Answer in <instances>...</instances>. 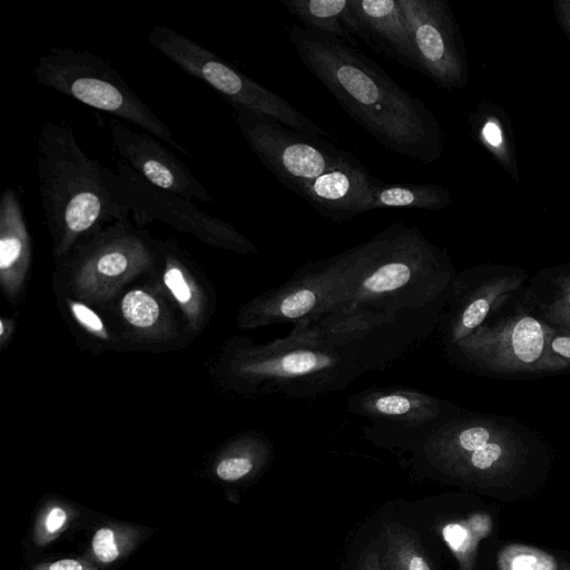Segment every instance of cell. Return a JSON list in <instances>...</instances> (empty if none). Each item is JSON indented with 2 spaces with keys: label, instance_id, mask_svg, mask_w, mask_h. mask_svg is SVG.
Wrapping results in <instances>:
<instances>
[{
  "label": "cell",
  "instance_id": "8992f818",
  "mask_svg": "<svg viewBox=\"0 0 570 570\" xmlns=\"http://www.w3.org/2000/svg\"><path fill=\"white\" fill-rule=\"evenodd\" d=\"M505 302V301H504ZM504 302L468 337L446 347L450 357L482 373L544 374L569 370L548 350L553 326L521 304L504 312Z\"/></svg>",
  "mask_w": 570,
  "mask_h": 570
},
{
  "label": "cell",
  "instance_id": "f1b7e54d",
  "mask_svg": "<svg viewBox=\"0 0 570 570\" xmlns=\"http://www.w3.org/2000/svg\"><path fill=\"white\" fill-rule=\"evenodd\" d=\"M120 309L125 321L142 332H153L157 328L161 316L158 301L150 293L140 288L125 294Z\"/></svg>",
  "mask_w": 570,
  "mask_h": 570
},
{
  "label": "cell",
  "instance_id": "4dcf8cb0",
  "mask_svg": "<svg viewBox=\"0 0 570 570\" xmlns=\"http://www.w3.org/2000/svg\"><path fill=\"white\" fill-rule=\"evenodd\" d=\"M91 549L98 561L102 563H111L121 554L117 532L109 527H101L95 532Z\"/></svg>",
  "mask_w": 570,
  "mask_h": 570
},
{
  "label": "cell",
  "instance_id": "d6a6232c",
  "mask_svg": "<svg viewBox=\"0 0 570 570\" xmlns=\"http://www.w3.org/2000/svg\"><path fill=\"white\" fill-rule=\"evenodd\" d=\"M548 350L553 357L570 368V332L553 328L548 340Z\"/></svg>",
  "mask_w": 570,
  "mask_h": 570
},
{
  "label": "cell",
  "instance_id": "484cf974",
  "mask_svg": "<svg viewBox=\"0 0 570 570\" xmlns=\"http://www.w3.org/2000/svg\"><path fill=\"white\" fill-rule=\"evenodd\" d=\"M490 530L491 520L487 514H473L442 525V538L456 558L460 570H472L478 544Z\"/></svg>",
  "mask_w": 570,
  "mask_h": 570
},
{
  "label": "cell",
  "instance_id": "8fae6325",
  "mask_svg": "<svg viewBox=\"0 0 570 570\" xmlns=\"http://www.w3.org/2000/svg\"><path fill=\"white\" fill-rule=\"evenodd\" d=\"M107 185L118 202L134 215L138 224L159 219L213 245L256 253V247L232 225L202 212L190 200L149 184L125 161L117 169H104Z\"/></svg>",
  "mask_w": 570,
  "mask_h": 570
},
{
  "label": "cell",
  "instance_id": "1f68e13d",
  "mask_svg": "<svg viewBox=\"0 0 570 570\" xmlns=\"http://www.w3.org/2000/svg\"><path fill=\"white\" fill-rule=\"evenodd\" d=\"M69 306L75 320L89 333L102 340L108 337L101 318L90 307L80 302H70Z\"/></svg>",
  "mask_w": 570,
  "mask_h": 570
},
{
  "label": "cell",
  "instance_id": "9c48e42d",
  "mask_svg": "<svg viewBox=\"0 0 570 570\" xmlns=\"http://www.w3.org/2000/svg\"><path fill=\"white\" fill-rule=\"evenodd\" d=\"M232 107L252 150L284 186L302 198L317 179L358 160L327 139L298 132L245 108Z\"/></svg>",
  "mask_w": 570,
  "mask_h": 570
},
{
  "label": "cell",
  "instance_id": "f546056e",
  "mask_svg": "<svg viewBox=\"0 0 570 570\" xmlns=\"http://www.w3.org/2000/svg\"><path fill=\"white\" fill-rule=\"evenodd\" d=\"M499 570H558L554 558L524 544L505 546L498 554Z\"/></svg>",
  "mask_w": 570,
  "mask_h": 570
},
{
  "label": "cell",
  "instance_id": "603a6c76",
  "mask_svg": "<svg viewBox=\"0 0 570 570\" xmlns=\"http://www.w3.org/2000/svg\"><path fill=\"white\" fill-rule=\"evenodd\" d=\"M471 124L479 142L513 179H519L515 145L507 114L500 107L482 104L472 114Z\"/></svg>",
  "mask_w": 570,
  "mask_h": 570
},
{
  "label": "cell",
  "instance_id": "d6986e66",
  "mask_svg": "<svg viewBox=\"0 0 570 570\" xmlns=\"http://www.w3.org/2000/svg\"><path fill=\"white\" fill-rule=\"evenodd\" d=\"M31 257V242L17 193L7 187L0 198V281L9 297L21 289Z\"/></svg>",
  "mask_w": 570,
  "mask_h": 570
},
{
  "label": "cell",
  "instance_id": "44dd1931",
  "mask_svg": "<svg viewBox=\"0 0 570 570\" xmlns=\"http://www.w3.org/2000/svg\"><path fill=\"white\" fill-rule=\"evenodd\" d=\"M527 301L548 324L570 332V263L541 271L531 281Z\"/></svg>",
  "mask_w": 570,
  "mask_h": 570
},
{
  "label": "cell",
  "instance_id": "6da1fadb",
  "mask_svg": "<svg viewBox=\"0 0 570 570\" xmlns=\"http://www.w3.org/2000/svg\"><path fill=\"white\" fill-rule=\"evenodd\" d=\"M289 42L303 65L376 141L424 164L443 153V134L432 110L403 89L374 60L337 37L294 26Z\"/></svg>",
  "mask_w": 570,
  "mask_h": 570
},
{
  "label": "cell",
  "instance_id": "8d00e7d4",
  "mask_svg": "<svg viewBox=\"0 0 570 570\" xmlns=\"http://www.w3.org/2000/svg\"><path fill=\"white\" fill-rule=\"evenodd\" d=\"M357 570H384V567L380 556L376 552H371L364 556Z\"/></svg>",
  "mask_w": 570,
  "mask_h": 570
},
{
  "label": "cell",
  "instance_id": "7402d4cb",
  "mask_svg": "<svg viewBox=\"0 0 570 570\" xmlns=\"http://www.w3.org/2000/svg\"><path fill=\"white\" fill-rule=\"evenodd\" d=\"M273 454L271 441L262 433H246L232 442L215 464V475L224 482H239L261 473Z\"/></svg>",
  "mask_w": 570,
  "mask_h": 570
},
{
  "label": "cell",
  "instance_id": "3957f363",
  "mask_svg": "<svg viewBox=\"0 0 570 570\" xmlns=\"http://www.w3.org/2000/svg\"><path fill=\"white\" fill-rule=\"evenodd\" d=\"M105 167L77 144L72 127L46 122L37 135V180L56 254L96 234L128 210L107 185Z\"/></svg>",
  "mask_w": 570,
  "mask_h": 570
},
{
  "label": "cell",
  "instance_id": "ffe728a7",
  "mask_svg": "<svg viewBox=\"0 0 570 570\" xmlns=\"http://www.w3.org/2000/svg\"><path fill=\"white\" fill-rule=\"evenodd\" d=\"M520 428L510 426L495 439L463 456L443 474L466 481L485 482L508 476L519 466L527 448Z\"/></svg>",
  "mask_w": 570,
  "mask_h": 570
},
{
  "label": "cell",
  "instance_id": "30bf717a",
  "mask_svg": "<svg viewBox=\"0 0 570 570\" xmlns=\"http://www.w3.org/2000/svg\"><path fill=\"white\" fill-rule=\"evenodd\" d=\"M350 264L348 249L304 264L287 282L248 302L238 314L239 327L255 328L285 322L294 324L341 305Z\"/></svg>",
  "mask_w": 570,
  "mask_h": 570
},
{
  "label": "cell",
  "instance_id": "836d02e7",
  "mask_svg": "<svg viewBox=\"0 0 570 570\" xmlns=\"http://www.w3.org/2000/svg\"><path fill=\"white\" fill-rule=\"evenodd\" d=\"M68 520L67 511L58 505L48 510L42 521V528L46 535L52 537L59 533Z\"/></svg>",
  "mask_w": 570,
  "mask_h": 570
},
{
  "label": "cell",
  "instance_id": "2e32d148",
  "mask_svg": "<svg viewBox=\"0 0 570 570\" xmlns=\"http://www.w3.org/2000/svg\"><path fill=\"white\" fill-rule=\"evenodd\" d=\"M108 128L112 146L122 161L149 184L187 200H213V196L184 163L153 135L134 131L115 118L108 120Z\"/></svg>",
  "mask_w": 570,
  "mask_h": 570
},
{
  "label": "cell",
  "instance_id": "d4e9b609",
  "mask_svg": "<svg viewBox=\"0 0 570 570\" xmlns=\"http://www.w3.org/2000/svg\"><path fill=\"white\" fill-rule=\"evenodd\" d=\"M450 203L449 190L438 184H386L376 179L370 193L367 210L377 208L441 210Z\"/></svg>",
  "mask_w": 570,
  "mask_h": 570
},
{
  "label": "cell",
  "instance_id": "7a4b0ae2",
  "mask_svg": "<svg viewBox=\"0 0 570 570\" xmlns=\"http://www.w3.org/2000/svg\"><path fill=\"white\" fill-rule=\"evenodd\" d=\"M348 252L341 305L394 315L431 330L439 324L456 273L448 253L417 227L394 223Z\"/></svg>",
  "mask_w": 570,
  "mask_h": 570
},
{
  "label": "cell",
  "instance_id": "d590c367",
  "mask_svg": "<svg viewBox=\"0 0 570 570\" xmlns=\"http://www.w3.org/2000/svg\"><path fill=\"white\" fill-rule=\"evenodd\" d=\"M36 570H95L87 563L76 559H61L48 564H41Z\"/></svg>",
  "mask_w": 570,
  "mask_h": 570
},
{
  "label": "cell",
  "instance_id": "52a82bcc",
  "mask_svg": "<svg viewBox=\"0 0 570 570\" xmlns=\"http://www.w3.org/2000/svg\"><path fill=\"white\" fill-rule=\"evenodd\" d=\"M149 43L187 75L207 83L230 106L245 108L298 132L333 140L286 99L262 86L202 45L164 26L153 28Z\"/></svg>",
  "mask_w": 570,
  "mask_h": 570
},
{
  "label": "cell",
  "instance_id": "5bb4252c",
  "mask_svg": "<svg viewBox=\"0 0 570 570\" xmlns=\"http://www.w3.org/2000/svg\"><path fill=\"white\" fill-rule=\"evenodd\" d=\"M406 19L417 71L455 90L469 81L465 48L456 21L443 0H397Z\"/></svg>",
  "mask_w": 570,
  "mask_h": 570
},
{
  "label": "cell",
  "instance_id": "e0dca14e",
  "mask_svg": "<svg viewBox=\"0 0 570 570\" xmlns=\"http://www.w3.org/2000/svg\"><path fill=\"white\" fill-rule=\"evenodd\" d=\"M511 423L487 415H463L448 420L419 446L423 459L442 473L463 456L489 443Z\"/></svg>",
  "mask_w": 570,
  "mask_h": 570
},
{
  "label": "cell",
  "instance_id": "277c9868",
  "mask_svg": "<svg viewBox=\"0 0 570 570\" xmlns=\"http://www.w3.org/2000/svg\"><path fill=\"white\" fill-rule=\"evenodd\" d=\"M228 371L246 394L307 399L345 389L363 373L332 346L291 334L263 345L242 342L234 350Z\"/></svg>",
  "mask_w": 570,
  "mask_h": 570
},
{
  "label": "cell",
  "instance_id": "5b68a950",
  "mask_svg": "<svg viewBox=\"0 0 570 570\" xmlns=\"http://www.w3.org/2000/svg\"><path fill=\"white\" fill-rule=\"evenodd\" d=\"M35 76L38 83L137 125L178 151L189 155L169 126L99 56L85 50L53 48L39 58Z\"/></svg>",
  "mask_w": 570,
  "mask_h": 570
},
{
  "label": "cell",
  "instance_id": "4316f807",
  "mask_svg": "<svg viewBox=\"0 0 570 570\" xmlns=\"http://www.w3.org/2000/svg\"><path fill=\"white\" fill-rule=\"evenodd\" d=\"M164 284L196 327L203 311L202 298L196 284L181 261L173 250L165 252Z\"/></svg>",
  "mask_w": 570,
  "mask_h": 570
},
{
  "label": "cell",
  "instance_id": "ac0fdd59",
  "mask_svg": "<svg viewBox=\"0 0 570 570\" xmlns=\"http://www.w3.org/2000/svg\"><path fill=\"white\" fill-rule=\"evenodd\" d=\"M357 35L392 59L417 70L409 26L397 0H351Z\"/></svg>",
  "mask_w": 570,
  "mask_h": 570
},
{
  "label": "cell",
  "instance_id": "cb8c5ba5",
  "mask_svg": "<svg viewBox=\"0 0 570 570\" xmlns=\"http://www.w3.org/2000/svg\"><path fill=\"white\" fill-rule=\"evenodd\" d=\"M303 27L352 43L357 35L351 0H281Z\"/></svg>",
  "mask_w": 570,
  "mask_h": 570
},
{
  "label": "cell",
  "instance_id": "ba28073f",
  "mask_svg": "<svg viewBox=\"0 0 570 570\" xmlns=\"http://www.w3.org/2000/svg\"><path fill=\"white\" fill-rule=\"evenodd\" d=\"M431 332L424 325L394 315L343 304L294 323L288 334L325 343L366 372L395 363Z\"/></svg>",
  "mask_w": 570,
  "mask_h": 570
},
{
  "label": "cell",
  "instance_id": "83f0119b",
  "mask_svg": "<svg viewBox=\"0 0 570 570\" xmlns=\"http://www.w3.org/2000/svg\"><path fill=\"white\" fill-rule=\"evenodd\" d=\"M385 540L384 562L389 570H433L422 546L406 529L390 524Z\"/></svg>",
  "mask_w": 570,
  "mask_h": 570
},
{
  "label": "cell",
  "instance_id": "e575fe53",
  "mask_svg": "<svg viewBox=\"0 0 570 570\" xmlns=\"http://www.w3.org/2000/svg\"><path fill=\"white\" fill-rule=\"evenodd\" d=\"M553 11L561 29L570 40V0H554Z\"/></svg>",
  "mask_w": 570,
  "mask_h": 570
},
{
  "label": "cell",
  "instance_id": "7c38bea8",
  "mask_svg": "<svg viewBox=\"0 0 570 570\" xmlns=\"http://www.w3.org/2000/svg\"><path fill=\"white\" fill-rule=\"evenodd\" d=\"M346 409L368 421V436L414 442L416 448L460 409L440 397L410 387H373L354 393Z\"/></svg>",
  "mask_w": 570,
  "mask_h": 570
},
{
  "label": "cell",
  "instance_id": "9a60e30c",
  "mask_svg": "<svg viewBox=\"0 0 570 570\" xmlns=\"http://www.w3.org/2000/svg\"><path fill=\"white\" fill-rule=\"evenodd\" d=\"M517 267L483 265L456 273L439 320L443 343L450 347L481 326L525 279Z\"/></svg>",
  "mask_w": 570,
  "mask_h": 570
},
{
  "label": "cell",
  "instance_id": "74e56055",
  "mask_svg": "<svg viewBox=\"0 0 570 570\" xmlns=\"http://www.w3.org/2000/svg\"><path fill=\"white\" fill-rule=\"evenodd\" d=\"M564 570H570V567H569V568H566Z\"/></svg>",
  "mask_w": 570,
  "mask_h": 570
},
{
  "label": "cell",
  "instance_id": "4fadbf2b",
  "mask_svg": "<svg viewBox=\"0 0 570 570\" xmlns=\"http://www.w3.org/2000/svg\"><path fill=\"white\" fill-rule=\"evenodd\" d=\"M81 243L73 288L91 302L112 296L155 258L151 244L127 219L114 222Z\"/></svg>",
  "mask_w": 570,
  "mask_h": 570
}]
</instances>
